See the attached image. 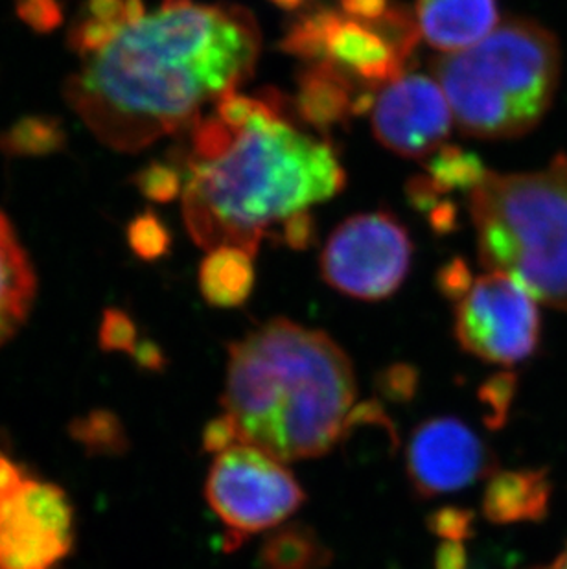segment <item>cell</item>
Instances as JSON below:
<instances>
[{"label":"cell","instance_id":"cell-1","mask_svg":"<svg viewBox=\"0 0 567 569\" xmlns=\"http://www.w3.org/2000/svg\"><path fill=\"white\" fill-rule=\"evenodd\" d=\"M260 49L240 6L162 0L80 58L64 97L103 144L133 153L198 124L205 106L251 78Z\"/></svg>","mask_w":567,"mask_h":569},{"label":"cell","instance_id":"cell-2","mask_svg":"<svg viewBox=\"0 0 567 569\" xmlns=\"http://www.w3.org/2000/svg\"><path fill=\"white\" fill-rule=\"evenodd\" d=\"M345 183L330 142L295 128L269 94L240 124L212 113L193 126L182 216L201 248L232 246L255 257L269 227L332 199Z\"/></svg>","mask_w":567,"mask_h":569},{"label":"cell","instance_id":"cell-3","mask_svg":"<svg viewBox=\"0 0 567 569\" xmlns=\"http://www.w3.org/2000/svg\"><path fill=\"white\" fill-rule=\"evenodd\" d=\"M352 360L328 333L271 319L227 350L221 408L238 445L284 462L327 456L356 411Z\"/></svg>","mask_w":567,"mask_h":569},{"label":"cell","instance_id":"cell-4","mask_svg":"<svg viewBox=\"0 0 567 569\" xmlns=\"http://www.w3.org/2000/svg\"><path fill=\"white\" fill-rule=\"evenodd\" d=\"M431 70L462 133L518 139L551 109L560 47L540 22L513 17L476 47L431 61Z\"/></svg>","mask_w":567,"mask_h":569},{"label":"cell","instance_id":"cell-5","mask_svg":"<svg viewBox=\"0 0 567 569\" xmlns=\"http://www.w3.org/2000/svg\"><path fill=\"white\" fill-rule=\"evenodd\" d=\"M483 268L567 312V156L536 172H488L468 196Z\"/></svg>","mask_w":567,"mask_h":569},{"label":"cell","instance_id":"cell-6","mask_svg":"<svg viewBox=\"0 0 567 569\" xmlns=\"http://www.w3.org/2000/svg\"><path fill=\"white\" fill-rule=\"evenodd\" d=\"M205 500L227 529L226 551H232L252 535L288 523L306 492L286 462L257 446L235 445L210 465Z\"/></svg>","mask_w":567,"mask_h":569},{"label":"cell","instance_id":"cell-7","mask_svg":"<svg viewBox=\"0 0 567 569\" xmlns=\"http://www.w3.org/2000/svg\"><path fill=\"white\" fill-rule=\"evenodd\" d=\"M74 543L67 490L0 450V569H58Z\"/></svg>","mask_w":567,"mask_h":569},{"label":"cell","instance_id":"cell-8","mask_svg":"<svg viewBox=\"0 0 567 569\" xmlns=\"http://www.w3.org/2000/svg\"><path fill=\"white\" fill-rule=\"evenodd\" d=\"M411 257L409 232L395 216H352L342 221L322 249V279L342 296L381 301L404 284Z\"/></svg>","mask_w":567,"mask_h":569},{"label":"cell","instance_id":"cell-9","mask_svg":"<svg viewBox=\"0 0 567 569\" xmlns=\"http://www.w3.org/2000/svg\"><path fill=\"white\" fill-rule=\"evenodd\" d=\"M460 349L481 361L513 367L536 355L541 339L538 301L509 274H483L455 308Z\"/></svg>","mask_w":567,"mask_h":569},{"label":"cell","instance_id":"cell-10","mask_svg":"<svg viewBox=\"0 0 567 569\" xmlns=\"http://www.w3.org/2000/svg\"><path fill=\"white\" fill-rule=\"evenodd\" d=\"M280 49L306 63L338 64L369 87L387 86L406 69V61L380 28L328 8L299 13L280 39Z\"/></svg>","mask_w":567,"mask_h":569},{"label":"cell","instance_id":"cell-11","mask_svg":"<svg viewBox=\"0 0 567 569\" xmlns=\"http://www.w3.org/2000/svg\"><path fill=\"white\" fill-rule=\"evenodd\" d=\"M496 472L493 448L457 417L422 420L407 441L406 476L418 500L454 495Z\"/></svg>","mask_w":567,"mask_h":569},{"label":"cell","instance_id":"cell-12","mask_svg":"<svg viewBox=\"0 0 567 569\" xmlns=\"http://www.w3.org/2000/svg\"><path fill=\"white\" fill-rule=\"evenodd\" d=\"M454 111L442 87L426 74H404L384 86L372 106V129L387 150L426 159L445 146Z\"/></svg>","mask_w":567,"mask_h":569},{"label":"cell","instance_id":"cell-13","mask_svg":"<svg viewBox=\"0 0 567 569\" xmlns=\"http://www.w3.org/2000/svg\"><path fill=\"white\" fill-rule=\"evenodd\" d=\"M375 100L369 86L328 61L308 63L297 78L295 109L302 122L321 133L367 113Z\"/></svg>","mask_w":567,"mask_h":569},{"label":"cell","instance_id":"cell-14","mask_svg":"<svg viewBox=\"0 0 567 569\" xmlns=\"http://www.w3.org/2000/svg\"><path fill=\"white\" fill-rule=\"evenodd\" d=\"M420 38L455 54L471 49L499 27L498 0H417Z\"/></svg>","mask_w":567,"mask_h":569},{"label":"cell","instance_id":"cell-15","mask_svg":"<svg viewBox=\"0 0 567 569\" xmlns=\"http://www.w3.org/2000/svg\"><path fill=\"white\" fill-rule=\"evenodd\" d=\"M553 483L544 468L498 470L483 492V516L496 526L541 521L549 515Z\"/></svg>","mask_w":567,"mask_h":569},{"label":"cell","instance_id":"cell-16","mask_svg":"<svg viewBox=\"0 0 567 569\" xmlns=\"http://www.w3.org/2000/svg\"><path fill=\"white\" fill-rule=\"evenodd\" d=\"M36 291L38 280L30 258L0 210V347L16 338L27 322Z\"/></svg>","mask_w":567,"mask_h":569},{"label":"cell","instance_id":"cell-17","mask_svg":"<svg viewBox=\"0 0 567 569\" xmlns=\"http://www.w3.org/2000/svg\"><path fill=\"white\" fill-rule=\"evenodd\" d=\"M198 282L210 307H243L257 284L252 254L232 246L212 249L199 266Z\"/></svg>","mask_w":567,"mask_h":569},{"label":"cell","instance_id":"cell-18","mask_svg":"<svg viewBox=\"0 0 567 569\" xmlns=\"http://www.w3.org/2000/svg\"><path fill=\"white\" fill-rule=\"evenodd\" d=\"M332 549L311 526L288 521L269 531L258 551V569H327Z\"/></svg>","mask_w":567,"mask_h":569},{"label":"cell","instance_id":"cell-19","mask_svg":"<svg viewBox=\"0 0 567 569\" xmlns=\"http://www.w3.org/2000/svg\"><path fill=\"white\" fill-rule=\"evenodd\" d=\"M145 11L146 0H87L70 28L69 47L78 58L91 54Z\"/></svg>","mask_w":567,"mask_h":569},{"label":"cell","instance_id":"cell-20","mask_svg":"<svg viewBox=\"0 0 567 569\" xmlns=\"http://www.w3.org/2000/svg\"><path fill=\"white\" fill-rule=\"evenodd\" d=\"M487 173L481 159L459 146H442L426 161V178L439 193L455 190L470 193L481 184Z\"/></svg>","mask_w":567,"mask_h":569},{"label":"cell","instance_id":"cell-21","mask_svg":"<svg viewBox=\"0 0 567 569\" xmlns=\"http://www.w3.org/2000/svg\"><path fill=\"white\" fill-rule=\"evenodd\" d=\"M67 133L54 117H24L0 134V151L10 157L50 156L63 150Z\"/></svg>","mask_w":567,"mask_h":569},{"label":"cell","instance_id":"cell-22","mask_svg":"<svg viewBox=\"0 0 567 569\" xmlns=\"http://www.w3.org/2000/svg\"><path fill=\"white\" fill-rule=\"evenodd\" d=\"M72 436L97 453H120L126 445L122 425L108 411H94L86 419L76 420Z\"/></svg>","mask_w":567,"mask_h":569},{"label":"cell","instance_id":"cell-23","mask_svg":"<svg viewBox=\"0 0 567 569\" xmlns=\"http://www.w3.org/2000/svg\"><path fill=\"white\" fill-rule=\"evenodd\" d=\"M128 242L137 257L153 262L170 251L171 234L153 210H146L129 223Z\"/></svg>","mask_w":567,"mask_h":569},{"label":"cell","instance_id":"cell-24","mask_svg":"<svg viewBox=\"0 0 567 569\" xmlns=\"http://www.w3.org/2000/svg\"><path fill=\"white\" fill-rule=\"evenodd\" d=\"M137 189L153 203H170L185 189V173L170 162H150L133 178Z\"/></svg>","mask_w":567,"mask_h":569},{"label":"cell","instance_id":"cell-25","mask_svg":"<svg viewBox=\"0 0 567 569\" xmlns=\"http://www.w3.org/2000/svg\"><path fill=\"white\" fill-rule=\"evenodd\" d=\"M139 330L128 313L109 308L103 312L100 327V347L106 352H126L137 358L140 349Z\"/></svg>","mask_w":567,"mask_h":569},{"label":"cell","instance_id":"cell-26","mask_svg":"<svg viewBox=\"0 0 567 569\" xmlns=\"http://www.w3.org/2000/svg\"><path fill=\"white\" fill-rule=\"evenodd\" d=\"M516 395V377L513 372H498L496 377L488 378L481 387L479 398L487 406V425L490 428H501L507 422L510 403Z\"/></svg>","mask_w":567,"mask_h":569},{"label":"cell","instance_id":"cell-27","mask_svg":"<svg viewBox=\"0 0 567 569\" xmlns=\"http://www.w3.org/2000/svg\"><path fill=\"white\" fill-rule=\"evenodd\" d=\"M428 529L442 542H466L474 537L476 512L460 507H442L429 516Z\"/></svg>","mask_w":567,"mask_h":569},{"label":"cell","instance_id":"cell-28","mask_svg":"<svg viewBox=\"0 0 567 569\" xmlns=\"http://www.w3.org/2000/svg\"><path fill=\"white\" fill-rule=\"evenodd\" d=\"M417 369H412L411 366H404V363L389 367L378 378V389L384 392V397L389 398L392 402L411 400L415 392H417Z\"/></svg>","mask_w":567,"mask_h":569},{"label":"cell","instance_id":"cell-29","mask_svg":"<svg viewBox=\"0 0 567 569\" xmlns=\"http://www.w3.org/2000/svg\"><path fill=\"white\" fill-rule=\"evenodd\" d=\"M17 13L36 32H50L63 21L58 0H17Z\"/></svg>","mask_w":567,"mask_h":569},{"label":"cell","instance_id":"cell-30","mask_svg":"<svg viewBox=\"0 0 567 569\" xmlns=\"http://www.w3.org/2000/svg\"><path fill=\"white\" fill-rule=\"evenodd\" d=\"M474 282L476 280L471 277L470 268L462 258H454L437 273V288L451 301L459 302L471 290Z\"/></svg>","mask_w":567,"mask_h":569},{"label":"cell","instance_id":"cell-31","mask_svg":"<svg viewBox=\"0 0 567 569\" xmlns=\"http://www.w3.org/2000/svg\"><path fill=\"white\" fill-rule=\"evenodd\" d=\"M280 227H282V240L288 243V248L305 251L316 240V221L310 212L291 216Z\"/></svg>","mask_w":567,"mask_h":569},{"label":"cell","instance_id":"cell-32","mask_svg":"<svg viewBox=\"0 0 567 569\" xmlns=\"http://www.w3.org/2000/svg\"><path fill=\"white\" fill-rule=\"evenodd\" d=\"M341 13L361 22L380 21L386 16L391 2L389 0H339Z\"/></svg>","mask_w":567,"mask_h":569},{"label":"cell","instance_id":"cell-33","mask_svg":"<svg viewBox=\"0 0 567 569\" xmlns=\"http://www.w3.org/2000/svg\"><path fill=\"white\" fill-rule=\"evenodd\" d=\"M435 569H468L465 542H442L435 553Z\"/></svg>","mask_w":567,"mask_h":569},{"label":"cell","instance_id":"cell-34","mask_svg":"<svg viewBox=\"0 0 567 569\" xmlns=\"http://www.w3.org/2000/svg\"><path fill=\"white\" fill-rule=\"evenodd\" d=\"M429 226L434 227L439 234H450L457 227V209L450 201H442L437 204L428 214Z\"/></svg>","mask_w":567,"mask_h":569},{"label":"cell","instance_id":"cell-35","mask_svg":"<svg viewBox=\"0 0 567 569\" xmlns=\"http://www.w3.org/2000/svg\"><path fill=\"white\" fill-rule=\"evenodd\" d=\"M273 4L279 6V8H282V10L286 11H297L302 8V4H305V0H271Z\"/></svg>","mask_w":567,"mask_h":569},{"label":"cell","instance_id":"cell-36","mask_svg":"<svg viewBox=\"0 0 567 569\" xmlns=\"http://www.w3.org/2000/svg\"><path fill=\"white\" fill-rule=\"evenodd\" d=\"M538 569H567V546L563 553L558 555V559L555 560L551 566H546V568Z\"/></svg>","mask_w":567,"mask_h":569}]
</instances>
